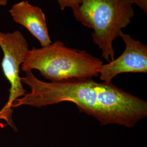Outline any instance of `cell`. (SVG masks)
Listing matches in <instances>:
<instances>
[{
  "mask_svg": "<svg viewBox=\"0 0 147 147\" xmlns=\"http://www.w3.org/2000/svg\"><path fill=\"white\" fill-rule=\"evenodd\" d=\"M60 5L61 9L64 10L66 7H69L75 10L79 8L83 0H56Z\"/></svg>",
  "mask_w": 147,
  "mask_h": 147,
  "instance_id": "52a82bcc",
  "label": "cell"
},
{
  "mask_svg": "<svg viewBox=\"0 0 147 147\" xmlns=\"http://www.w3.org/2000/svg\"><path fill=\"white\" fill-rule=\"evenodd\" d=\"M132 5L130 0H83L73 11L78 21L94 30L93 42L109 62L115 59L113 41L134 16Z\"/></svg>",
  "mask_w": 147,
  "mask_h": 147,
  "instance_id": "3957f363",
  "label": "cell"
},
{
  "mask_svg": "<svg viewBox=\"0 0 147 147\" xmlns=\"http://www.w3.org/2000/svg\"><path fill=\"white\" fill-rule=\"evenodd\" d=\"M0 47L3 53L2 68L10 84L8 100L0 110V120L5 121L6 125L16 131L12 119L11 106L15 100L26 94L19 75L20 69L28 50V44L24 35L18 30L11 33L0 31Z\"/></svg>",
  "mask_w": 147,
  "mask_h": 147,
  "instance_id": "277c9868",
  "label": "cell"
},
{
  "mask_svg": "<svg viewBox=\"0 0 147 147\" xmlns=\"http://www.w3.org/2000/svg\"><path fill=\"white\" fill-rule=\"evenodd\" d=\"M132 4H135L142 9L147 14V0H130Z\"/></svg>",
  "mask_w": 147,
  "mask_h": 147,
  "instance_id": "ba28073f",
  "label": "cell"
},
{
  "mask_svg": "<svg viewBox=\"0 0 147 147\" xmlns=\"http://www.w3.org/2000/svg\"><path fill=\"white\" fill-rule=\"evenodd\" d=\"M9 12L14 21L25 27L39 41L42 47L52 42L45 15L40 8L32 5L28 1H22L12 5Z\"/></svg>",
  "mask_w": 147,
  "mask_h": 147,
  "instance_id": "8992f818",
  "label": "cell"
},
{
  "mask_svg": "<svg viewBox=\"0 0 147 147\" xmlns=\"http://www.w3.org/2000/svg\"><path fill=\"white\" fill-rule=\"evenodd\" d=\"M119 36L125 44L124 51L118 58L102 64L99 70L100 80L107 84L120 74L147 73V45L122 31Z\"/></svg>",
  "mask_w": 147,
  "mask_h": 147,
  "instance_id": "5b68a950",
  "label": "cell"
},
{
  "mask_svg": "<svg viewBox=\"0 0 147 147\" xmlns=\"http://www.w3.org/2000/svg\"><path fill=\"white\" fill-rule=\"evenodd\" d=\"M103 64L99 58L85 50L67 47L57 40L27 51L21 66L23 71L38 70L51 82L93 79L99 75Z\"/></svg>",
  "mask_w": 147,
  "mask_h": 147,
  "instance_id": "7a4b0ae2",
  "label": "cell"
},
{
  "mask_svg": "<svg viewBox=\"0 0 147 147\" xmlns=\"http://www.w3.org/2000/svg\"><path fill=\"white\" fill-rule=\"evenodd\" d=\"M22 83L30 93L15 100L12 109L23 105L40 108L62 102H71L80 112L99 121L101 126L117 124L134 127L147 116V102L119 88L112 82H97L93 79L47 82L32 71H25Z\"/></svg>",
  "mask_w": 147,
  "mask_h": 147,
  "instance_id": "6da1fadb",
  "label": "cell"
},
{
  "mask_svg": "<svg viewBox=\"0 0 147 147\" xmlns=\"http://www.w3.org/2000/svg\"><path fill=\"white\" fill-rule=\"evenodd\" d=\"M8 0H0V7L5 6L8 3Z\"/></svg>",
  "mask_w": 147,
  "mask_h": 147,
  "instance_id": "9c48e42d",
  "label": "cell"
}]
</instances>
